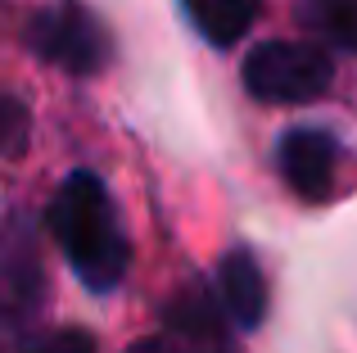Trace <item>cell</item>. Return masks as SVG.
I'll list each match as a JSON object with an SVG mask.
<instances>
[{
	"instance_id": "cell-9",
	"label": "cell",
	"mask_w": 357,
	"mask_h": 353,
	"mask_svg": "<svg viewBox=\"0 0 357 353\" xmlns=\"http://www.w3.org/2000/svg\"><path fill=\"white\" fill-rule=\"evenodd\" d=\"M303 23L321 41L340 45V50H357V0H307Z\"/></svg>"
},
{
	"instance_id": "cell-8",
	"label": "cell",
	"mask_w": 357,
	"mask_h": 353,
	"mask_svg": "<svg viewBox=\"0 0 357 353\" xmlns=\"http://www.w3.org/2000/svg\"><path fill=\"white\" fill-rule=\"evenodd\" d=\"M185 14L218 50H227L253 27L258 0H185Z\"/></svg>"
},
{
	"instance_id": "cell-5",
	"label": "cell",
	"mask_w": 357,
	"mask_h": 353,
	"mask_svg": "<svg viewBox=\"0 0 357 353\" xmlns=\"http://www.w3.org/2000/svg\"><path fill=\"white\" fill-rule=\"evenodd\" d=\"M163 317H167L172 345H181L190 353H231V317L222 313L218 290L185 285V290L172 294Z\"/></svg>"
},
{
	"instance_id": "cell-2",
	"label": "cell",
	"mask_w": 357,
	"mask_h": 353,
	"mask_svg": "<svg viewBox=\"0 0 357 353\" xmlns=\"http://www.w3.org/2000/svg\"><path fill=\"white\" fill-rule=\"evenodd\" d=\"M23 41L36 59L54 63L68 77H96L109 63V32L82 0H59L27 18Z\"/></svg>"
},
{
	"instance_id": "cell-4",
	"label": "cell",
	"mask_w": 357,
	"mask_h": 353,
	"mask_svg": "<svg viewBox=\"0 0 357 353\" xmlns=\"http://www.w3.org/2000/svg\"><path fill=\"white\" fill-rule=\"evenodd\" d=\"M41 299H45V272L36 236L27 218H9L0 227V326L23 336L41 313Z\"/></svg>"
},
{
	"instance_id": "cell-3",
	"label": "cell",
	"mask_w": 357,
	"mask_h": 353,
	"mask_svg": "<svg viewBox=\"0 0 357 353\" xmlns=\"http://www.w3.org/2000/svg\"><path fill=\"white\" fill-rule=\"evenodd\" d=\"M335 82V59L326 45L303 41H262L244 59V87L253 100L267 105H303V100L326 96Z\"/></svg>"
},
{
	"instance_id": "cell-7",
	"label": "cell",
	"mask_w": 357,
	"mask_h": 353,
	"mask_svg": "<svg viewBox=\"0 0 357 353\" xmlns=\"http://www.w3.org/2000/svg\"><path fill=\"white\" fill-rule=\"evenodd\" d=\"M218 299L222 313L231 317V326L240 331H258L262 317H267V276H262V263L249 254V249H231L218 263Z\"/></svg>"
},
{
	"instance_id": "cell-12",
	"label": "cell",
	"mask_w": 357,
	"mask_h": 353,
	"mask_svg": "<svg viewBox=\"0 0 357 353\" xmlns=\"http://www.w3.org/2000/svg\"><path fill=\"white\" fill-rule=\"evenodd\" d=\"M127 353H172V349H167L163 340H145V345H131Z\"/></svg>"
},
{
	"instance_id": "cell-1",
	"label": "cell",
	"mask_w": 357,
	"mask_h": 353,
	"mask_svg": "<svg viewBox=\"0 0 357 353\" xmlns=\"http://www.w3.org/2000/svg\"><path fill=\"white\" fill-rule=\"evenodd\" d=\"M45 227H50L54 245L63 249L68 267L77 281L96 294H109L122 285L131 263L127 231L118 222V209L109 200L105 181L96 172H68L54 190L50 209H45Z\"/></svg>"
},
{
	"instance_id": "cell-6",
	"label": "cell",
	"mask_w": 357,
	"mask_h": 353,
	"mask_svg": "<svg viewBox=\"0 0 357 353\" xmlns=\"http://www.w3.org/2000/svg\"><path fill=\"white\" fill-rule=\"evenodd\" d=\"M335 163H340V145L326 132L298 127L280 136V172L303 200H326L335 190Z\"/></svg>"
},
{
	"instance_id": "cell-11",
	"label": "cell",
	"mask_w": 357,
	"mask_h": 353,
	"mask_svg": "<svg viewBox=\"0 0 357 353\" xmlns=\"http://www.w3.org/2000/svg\"><path fill=\"white\" fill-rule=\"evenodd\" d=\"M27 353H100L96 349V340L86 336V331H77V326H68V331H54V336H45V340H36Z\"/></svg>"
},
{
	"instance_id": "cell-10",
	"label": "cell",
	"mask_w": 357,
	"mask_h": 353,
	"mask_svg": "<svg viewBox=\"0 0 357 353\" xmlns=\"http://www.w3.org/2000/svg\"><path fill=\"white\" fill-rule=\"evenodd\" d=\"M32 141V114L18 96L0 91V159H18Z\"/></svg>"
}]
</instances>
